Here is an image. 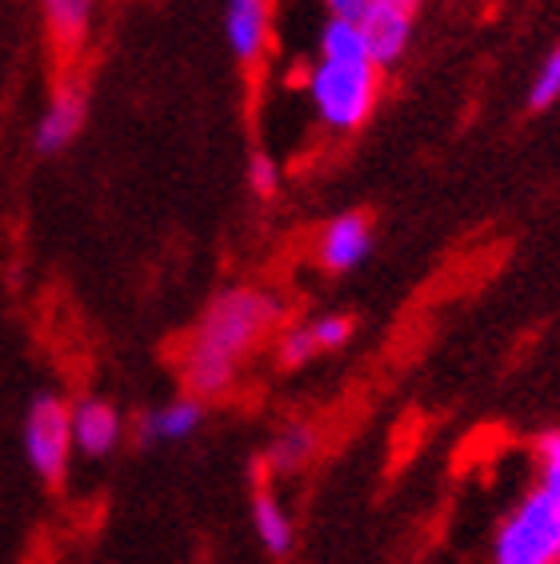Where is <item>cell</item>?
I'll return each mask as SVG.
<instances>
[{"instance_id": "obj_1", "label": "cell", "mask_w": 560, "mask_h": 564, "mask_svg": "<svg viewBox=\"0 0 560 564\" xmlns=\"http://www.w3.org/2000/svg\"><path fill=\"white\" fill-rule=\"evenodd\" d=\"M280 316H284V304L269 289H257V284L225 289L196 321L184 345L181 377L189 392L201 401L225 397L237 384L245 357L257 352L260 340L280 325Z\"/></svg>"}, {"instance_id": "obj_2", "label": "cell", "mask_w": 560, "mask_h": 564, "mask_svg": "<svg viewBox=\"0 0 560 564\" xmlns=\"http://www.w3.org/2000/svg\"><path fill=\"white\" fill-rule=\"evenodd\" d=\"M537 473L493 536V564H560V433L537 441Z\"/></svg>"}, {"instance_id": "obj_3", "label": "cell", "mask_w": 560, "mask_h": 564, "mask_svg": "<svg viewBox=\"0 0 560 564\" xmlns=\"http://www.w3.org/2000/svg\"><path fill=\"white\" fill-rule=\"evenodd\" d=\"M304 93H309V105L324 129L356 132L377 109L380 68L373 61H324V56H316L304 73Z\"/></svg>"}, {"instance_id": "obj_4", "label": "cell", "mask_w": 560, "mask_h": 564, "mask_svg": "<svg viewBox=\"0 0 560 564\" xmlns=\"http://www.w3.org/2000/svg\"><path fill=\"white\" fill-rule=\"evenodd\" d=\"M73 453V404H65L56 392H41L24 413V460L44 485H61Z\"/></svg>"}, {"instance_id": "obj_5", "label": "cell", "mask_w": 560, "mask_h": 564, "mask_svg": "<svg viewBox=\"0 0 560 564\" xmlns=\"http://www.w3.org/2000/svg\"><path fill=\"white\" fill-rule=\"evenodd\" d=\"M360 33H365L368 56L373 65L385 68L400 65L412 44V24H417V4H400V0H373L360 17Z\"/></svg>"}, {"instance_id": "obj_6", "label": "cell", "mask_w": 560, "mask_h": 564, "mask_svg": "<svg viewBox=\"0 0 560 564\" xmlns=\"http://www.w3.org/2000/svg\"><path fill=\"white\" fill-rule=\"evenodd\" d=\"M373 252V220L365 213H341L316 237V264L324 272H353Z\"/></svg>"}, {"instance_id": "obj_7", "label": "cell", "mask_w": 560, "mask_h": 564, "mask_svg": "<svg viewBox=\"0 0 560 564\" xmlns=\"http://www.w3.org/2000/svg\"><path fill=\"white\" fill-rule=\"evenodd\" d=\"M225 36L240 65H257L272 41L269 0H225Z\"/></svg>"}, {"instance_id": "obj_8", "label": "cell", "mask_w": 560, "mask_h": 564, "mask_svg": "<svg viewBox=\"0 0 560 564\" xmlns=\"http://www.w3.org/2000/svg\"><path fill=\"white\" fill-rule=\"evenodd\" d=\"M73 441L76 453L88 456V460H105L120 448L125 441V421L108 401L100 397H85V401L73 404Z\"/></svg>"}, {"instance_id": "obj_9", "label": "cell", "mask_w": 560, "mask_h": 564, "mask_svg": "<svg viewBox=\"0 0 560 564\" xmlns=\"http://www.w3.org/2000/svg\"><path fill=\"white\" fill-rule=\"evenodd\" d=\"M85 93H80V85H61L53 93V100L44 105L41 120H36L33 129V144L36 152H44V156H53V152L68 149V144L76 141V132L85 129Z\"/></svg>"}, {"instance_id": "obj_10", "label": "cell", "mask_w": 560, "mask_h": 564, "mask_svg": "<svg viewBox=\"0 0 560 564\" xmlns=\"http://www.w3.org/2000/svg\"><path fill=\"white\" fill-rule=\"evenodd\" d=\"M205 424V401L201 397H176V401L161 404V409H149V413L137 421V441L144 448L157 445H181L189 436H196V429Z\"/></svg>"}, {"instance_id": "obj_11", "label": "cell", "mask_w": 560, "mask_h": 564, "mask_svg": "<svg viewBox=\"0 0 560 564\" xmlns=\"http://www.w3.org/2000/svg\"><path fill=\"white\" fill-rule=\"evenodd\" d=\"M252 532H257L260 549L269 556H289L292 544H297V529H292L289 509L269 489H260L252 497Z\"/></svg>"}, {"instance_id": "obj_12", "label": "cell", "mask_w": 560, "mask_h": 564, "mask_svg": "<svg viewBox=\"0 0 560 564\" xmlns=\"http://www.w3.org/2000/svg\"><path fill=\"white\" fill-rule=\"evenodd\" d=\"M316 448H321V436H316L313 424H284L269 441V448H265V465L277 477H289V473H301L313 460Z\"/></svg>"}, {"instance_id": "obj_13", "label": "cell", "mask_w": 560, "mask_h": 564, "mask_svg": "<svg viewBox=\"0 0 560 564\" xmlns=\"http://www.w3.org/2000/svg\"><path fill=\"white\" fill-rule=\"evenodd\" d=\"M44 21H49V33L61 48H76L85 44L88 29H93V9L97 0H41Z\"/></svg>"}, {"instance_id": "obj_14", "label": "cell", "mask_w": 560, "mask_h": 564, "mask_svg": "<svg viewBox=\"0 0 560 564\" xmlns=\"http://www.w3.org/2000/svg\"><path fill=\"white\" fill-rule=\"evenodd\" d=\"M316 56H324V61H373V56H368L365 33H360V24L341 21V17H329V24L321 29Z\"/></svg>"}, {"instance_id": "obj_15", "label": "cell", "mask_w": 560, "mask_h": 564, "mask_svg": "<svg viewBox=\"0 0 560 564\" xmlns=\"http://www.w3.org/2000/svg\"><path fill=\"white\" fill-rule=\"evenodd\" d=\"M321 352L313 337V325H289L277 337V365L280 369H304L309 360Z\"/></svg>"}, {"instance_id": "obj_16", "label": "cell", "mask_w": 560, "mask_h": 564, "mask_svg": "<svg viewBox=\"0 0 560 564\" xmlns=\"http://www.w3.org/2000/svg\"><path fill=\"white\" fill-rule=\"evenodd\" d=\"M560 100V41L549 48V56L540 61L537 76H532V88H528V109L545 112Z\"/></svg>"}, {"instance_id": "obj_17", "label": "cell", "mask_w": 560, "mask_h": 564, "mask_svg": "<svg viewBox=\"0 0 560 564\" xmlns=\"http://www.w3.org/2000/svg\"><path fill=\"white\" fill-rule=\"evenodd\" d=\"M309 325H313V337L321 345V352H336V348H345L353 340V316L345 313H324L316 321H309Z\"/></svg>"}, {"instance_id": "obj_18", "label": "cell", "mask_w": 560, "mask_h": 564, "mask_svg": "<svg viewBox=\"0 0 560 564\" xmlns=\"http://www.w3.org/2000/svg\"><path fill=\"white\" fill-rule=\"evenodd\" d=\"M248 188H252V196H260V200H272L280 188V164L272 161L269 152H252L248 156Z\"/></svg>"}, {"instance_id": "obj_19", "label": "cell", "mask_w": 560, "mask_h": 564, "mask_svg": "<svg viewBox=\"0 0 560 564\" xmlns=\"http://www.w3.org/2000/svg\"><path fill=\"white\" fill-rule=\"evenodd\" d=\"M324 4H329V12L341 17V21H360L373 0H324Z\"/></svg>"}, {"instance_id": "obj_20", "label": "cell", "mask_w": 560, "mask_h": 564, "mask_svg": "<svg viewBox=\"0 0 560 564\" xmlns=\"http://www.w3.org/2000/svg\"><path fill=\"white\" fill-rule=\"evenodd\" d=\"M400 4H417V0H400Z\"/></svg>"}]
</instances>
